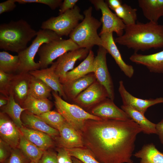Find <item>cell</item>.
Instances as JSON below:
<instances>
[{
    "label": "cell",
    "instance_id": "6da1fadb",
    "mask_svg": "<svg viewBox=\"0 0 163 163\" xmlns=\"http://www.w3.org/2000/svg\"><path fill=\"white\" fill-rule=\"evenodd\" d=\"M142 131L130 119L87 120L80 132L84 146L101 163H133L135 141Z\"/></svg>",
    "mask_w": 163,
    "mask_h": 163
},
{
    "label": "cell",
    "instance_id": "7a4b0ae2",
    "mask_svg": "<svg viewBox=\"0 0 163 163\" xmlns=\"http://www.w3.org/2000/svg\"><path fill=\"white\" fill-rule=\"evenodd\" d=\"M124 32L114 39L116 43L137 53L163 47V24L149 21L126 26Z\"/></svg>",
    "mask_w": 163,
    "mask_h": 163
},
{
    "label": "cell",
    "instance_id": "3957f363",
    "mask_svg": "<svg viewBox=\"0 0 163 163\" xmlns=\"http://www.w3.org/2000/svg\"><path fill=\"white\" fill-rule=\"evenodd\" d=\"M37 31L26 21L21 19L0 25V48L18 53L27 48Z\"/></svg>",
    "mask_w": 163,
    "mask_h": 163
},
{
    "label": "cell",
    "instance_id": "277c9868",
    "mask_svg": "<svg viewBox=\"0 0 163 163\" xmlns=\"http://www.w3.org/2000/svg\"><path fill=\"white\" fill-rule=\"evenodd\" d=\"M92 8L89 7L83 12L84 18L72 31L69 36L80 48L89 50L94 45L102 46L101 39L97 30L102 24L92 16Z\"/></svg>",
    "mask_w": 163,
    "mask_h": 163
},
{
    "label": "cell",
    "instance_id": "5b68a950",
    "mask_svg": "<svg viewBox=\"0 0 163 163\" xmlns=\"http://www.w3.org/2000/svg\"><path fill=\"white\" fill-rule=\"evenodd\" d=\"M62 39L55 32L47 29H40L31 44L24 50L18 53L20 64L18 73H27L39 69L40 65L34 58L40 46L43 44Z\"/></svg>",
    "mask_w": 163,
    "mask_h": 163
},
{
    "label": "cell",
    "instance_id": "8992f818",
    "mask_svg": "<svg viewBox=\"0 0 163 163\" xmlns=\"http://www.w3.org/2000/svg\"><path fill=\"white\" fill-rule=\"evenodd\" d=\"M52 93L57 111L68 123L79 131L83 128L86 120L103 119L91 114L76 104L67 102L54 91H52Z\"/></svg>",
    "mask_w": 163,
    "mask_h": 163
},
{
    "label": "cell",
    "instance_id": "52a82bcc",
    "mask_svg": "<svg viewBox=\"0 0 163 163\" xmlns=\"http://www.w3.org/2000/svg\"><path fill=\"white\" fill-rule=\"evenodd\" d=\"M80 12V8L76 5L72 9L43 21L41 28L53 31L61 37L67 36L78 25L79 21L84 19V16Z\"/></svg>",
    "mask_w": 163,
    "mask_h": 163
},
{
    "label": "cell",
    "instance_id": "ba28073f",
    "mask_svg": "<svg viewBox=\"0 0 163 163\" xmlns=\"http://www.w3.org/2000/svg\"><path fill=\"white\" fill-rule=\"evenodd\" d=\"M80 48L71 39H62L45 43L40 47L38 52L40 69L48 68L53 61L69 51Z\"/></svg>",
    "mask_w": 163,
    "mask_h": 163
},
{
    "label": "cell",
    "instance_id": "9c48e42d",
    "mask_svg": "<svg viewBox=\"0 0 163 163\" xmlns=\"http://www.w3.org/2000/svg\"><path fill=\"white\" fill-rule=\"evenodd\" d=\"M99 47L97 55L93 61L92 73L94 75L96 80L106 89L108 98L113 101L115 98L114 85L107 63V52L102 46Z\"/></svg>",
    "mask_w": 163,
    "mask_h": 163
},
{
    "label": "cell",
    "instance_id": "30bf717a",
    "mask_svg": "<svg viewBox=\"0 0 163 163\" xmlns=\"http://www.w3.org/2000/svg\"><path fill=\"white\" fill-rule=\"evenodd\" d=\"M95 8L102 13L101 21L102 27L100 34L116 33L118 37L124 33L126 25L122 20L110 10L107 3L103 0L90 1Z\"/></svg>",
    "mask_w": 163,
    "mask_h": 163
},
{
    "label": "cell",
    "instance_id": "8fae6325",
    "mask_svg": "<svg viewBox=\"0 0 163 163\" xmlns=\"http://www.w3.org/2000/svg\"><path fill=\"white\" fill-rule=\"evenodd\" d=\"M107 98L108 96L106 89L96 80L72 101L85 110H89Z\"/></svg>",
    "mask_w": 163,
    "mask_h": 163
},
{
    "label": "cell",
    "instance_id": "7c38bea8",
    "mask_svg": "<svg viewBox=\"0 0 163 163\" xmlns=\"http://www.w3.org/2000/svg\"><path fill=\"white\" fill-rule=\"evenodd\" d=\"M90 50L86 48H79L66 53L57 59L55 72L62 84L65 81L66 73L74 69L77 60L85 59Z\"/></svg>",
    "mask_w": 163,
    "mask_h": 163
},
{
    "label": "cell",
    "instance_id": "4fadbf2b",
    "mask_svg": "<svg viewBox=\"0 0 163 163\" xmlns=\"http://www.w3.org/2000/svg\"><path fill=\"white\" fill-rule=\"evenodd\" d=\"M88 112L103 119L124 120L130 119L124 111L114 104L113 101L109 98L91 108Z\"/></svg>",
    "mask_w": 163,
    "mask_h": 163
},
{
    "label": "cell",
    "instance_id": "5bb4252c",
    "mask_svg": "<svg viewBox=\"0 0 163 163\" xmlns=\"http://www.w3.org/2000/svg\"><path fill=\"white\" fill-rule=\"evenodd\" d=\"M118 91L123 105L129 106L144 115L149 107L163 103V97L144 99L133 96L126 90L122 80L119 82Z\"/></svg>",
    "mask_w": 163,
    "mask_h": 163
},
{
    "label": "cell",
    "instance_id": "9a60e30c",
    "mask_svg": "<svg viewBox=\"0 0 163 163\" xmlns=\"http://www.w3.org/2000/svg\"><path fill=\"white\" fill-rule=\"evenodd\" d=\"M102 46L114 59L116 63L124 74L129 78H132L134 73L133 66L126 64L123 60L113 37V33L99 34Z\"/></svg>",
    "mask_w": 163,
    "mask_h": 163
},
{
    "label": "cell",
    "instance_id": "2e32d148",
    "mask_svg": "<svg viewBox=\"0 0 163 163\" xmlns=\"http://www.w3.org/2000/svg\"><path fill=\"white\" fill-rule=\"evenodd\" d=\"M58 131L59 136L55 139L60 147L71 149L84 146L80 132L66 121Z\"/></svg>",
    "mask_w": 163,
    "mask_h": 163
},
{
    "label": "cell",
    "instance_id": "e0dca14e",
    "mask_svg": "<svg viewBox=\"0 0 163 163\" xmlns=\"http://www.w3.org/2000/svg\"><path fill=\"white\" fill-rule=\"evenodd\" d=\"M56 65V62H53L49 68L31 71L29 73L32 76L43 81L53 91L58 94L66 101L67 98L64 91L63 84L55 72Z\"/></svg>",
    "mask_w": 163,
    "mask_h": 163
},
{
    "label": "cell",
    "instance_id": "ac0fdd59",
    "mask_svg": "<svg viewBox=\"0 0 163 163\" xmlns=\"http://www.w3.org/2000/svg\"><path fill=\"white\" fill-rule=\"evenodd\" d=\"M31 76L29 72L18 73L14 74L11 82L9 93L22 107L29 95Z\"/></svg>",
    "mask_w": 163,
    "mask_h": 163
},
{
    "label": "cell",
    "instance_id": "d6986e66",
    "mask_svg": "<svg viewBox=\"0 0 163 163\" xmlns=\"http://www.w3.org/2000/svg\"><path fill=\"white\" fill-rule=\"evenodd\" d=\"M6 114L0 113V139L12 149L18 148L21 133Z\"/></svg>",
    "mask_w": 163,
    "mask_h": 163
},
{
    "label": "cell",
    "instance_id": "ffe728a7",
    "mask_svg": "<svg viewBox=\"0 0 163 163\" xmlns=\"http://www.w3.org/2000/svg\"><path fill=\"white\" fill-rule=\"evenodd\" d=\"M132 62L146 67L152 72L163 73V50L148 55L135 52L129 57Z\"/></svg>",
    "mask_w": 163,
    "mask_h": 163
},
{
    "label": "cell",
    "instance_id": "44dd1931",
    "mask_svg": "<svg viewBox=\"0 0 163 163\" xmlns=\"http://www.w3.org/2000/svg\"><path fill=\"white\" fill-rule=\"evenodd\" d=\"M96 80L94 74L91 73L80 78L62 84L67 100L72 101L80 93Z\"/></svg>",
    "mask_w": 163,
    "mask_h": 163
},
{
    "label": "cell",
    "instance_id": "7402d4cb",
    "mask_svg": "<svg viewBox=\"0 0 163 163\" xmlns=\"http://www.w3.org/2000/svg\"><path fill=\"white\" fill-rule=\"evenodd\" d=\"M24 126L45 133L53 138L59 136V131L46 124L38 116L25 110L21 116Z\"/></svg>",
    "mask_w": 163,
    "mask_h": 163
},
{
    "label": "cell",
    "instance_id": "603a6c76",
    "mask_svg": "<svg viewBox=\"0 0 163 163\" xmlns=\"http://www.w3.org/2000/svg\"><path fill=\"white\" fill-rule=\"evenodd\" d=\"M19 129L26 138L44 151L54 145L52 138L45 133L24 126Z\"/></svg>",
    "mask_w": 163,
    "mask_h": 163
},
{
    "label": "cell",
    "instance_id": "cb8c5ba5",
    "mask_svg": "<svg viewBox=\"0 0 163 163\" xmlns=\"http://www.w3.org/2000/svg\"><path fill=\"white\" fill-rule=\"evenodd\" d=\"M138 2L144 16L149 21L158 23L163 16V0H139Z\"/></svg>",
    "mask_w": 163,
    "mask_h": 163
},
{
    "label": "cell",
    "instance_id": "d4e9b609",
    "mask_svg": "<svg viewBox=\"0 0 163 163\" xmlns=\"http://www.w3.org/2000/svg\"><path fill=\"white\" fill-rule=\"evenodd\" d=\"M121 108L126 113L130 119L140 126L144 133L156 134V124L148 119L144 114L129 106L123 104Z\"/></svg>",
    "mask_w": 163,
    "mask_h": 163
},
{
    "label": "cell",
    "instance_id": "484cf974",
    "mask_svg": "<svg viewBox=\"0 0 163 163\" xmlns=\"http://www.w3.org/2000/svg\"><path fill=\"white\" fill-rule=\"evenodd\" d=\"M94 57L93 52L90 50L86 57L79 65L66 73L65 81L62 84L92 73Z\"/></svg>",
    "mask_w": 163,
    "mask_h": 163
},
{
    "label": "cell",
    "instance_id": "4316f807",
    "mask_svg": "<svg viewBox=\"0 0 163 163\" xmlns=\"http://www.w3.org/2000/svg\"><path fill=\"white\" fill-rule=\"evenodd\" d=\"M133 155L140 159L139 163H163V153L152 143L144 145Z\"/></svg>",
    "mask_w": 163,
    "mask_h": 163
},
{
    "label": "cell",
    "instance_id": "83f0119b",
    "mask_svg": "<svg viewBox=\"0 0 163 163\" xmlns=\"http://www.w3.org/2000/svg\"><path fill=\"white\" fill-rule=\"evenodd\" d=\"M52 107V103L48 99H38L29 96L22 107L29 113L38 116L51 110Z\"/></svg>",
    "mask_w": 163,
    "mask_h": 163
},
{
    "label": "cell",
    "instance_id": "f1b7e54d",
    "mask_svg": "<svg viewBox=\"0 0 163 163\" xmlns=\"http://www.w3.org/2000/svg\"><path fill=\"white\" fill-rule=\"evenodd\" d=\"M1 108V112L8 116L18 128L20 129L24 126L21 116L26 110L16 101L11 92L9 93L7 104Z\"/></svg>",
    "mask_w": 163,
    "mask_h": 163
},
{
    "label": "cell",
    "instance_id": "f546056e",
    "mask_svg": "<svg viewBox=\"0 0 163 163\" xmlns=\"http://www.w3.org/2000/svg\"><path fill=\"white\" fill-rule=\"evenodd\" d=\"M18 148L31 162L38 163L44 151L26 138L21 133Z\"/></svg>",
    "mask_w": 163,
    "mask_h": 163
},
{
    "label": "cell",
    "instance_id": "4dcf8cb0",
    "mask_svg": "<svg viewBox=\"0 0 163 163\" xmlns=\"http://www.w3.org/2000/svg\"><path fill=\"white\" fill-rule=\"evenodd\" d=\"M52 91L43 81L32 75L29 96L38 99H48Z\"/></svg>",
    "mask_w": 163,
    "mask_h": 163
},
{
    "label": "cell",
    "instance_id": "1f68e13d",
    "mask_svg": "<svg viewBox=\"0 0 163 163\" xmlns=\"http://www.w3.org/2000/svg\"><path fill=\"white\" fill-rule=\"evenodd\" d=\"M20 64L18 55L14 56L5 51L0 52V70L8 73L17 72Z\"/></svg>",
    "mask_w": 163,
    "mask_h": 163
},
{
    "label": "cell",
    "instance_id": "d6a6232c",
    "mask_svg": "<svg viewBox=\"0 0 163 163\" xmlns=\"http://www.w3.org/2000/svg\"><path fill=\"white\" fill-rule=\"evenodd\" d=\"M137 9L132 8L126 4H123L114 11L116 15L121 19L126 26L136 23Z\"/></svg>",
    "mask_w": 163,
    "mask_h": 163
},
{
    "label": "cell",
    "instance_id": "836d02e7",
    "mask_svg": "<svg viewBox=\"0 0 163 163\" xmlns=\"http://www.w3.org/2000/svg\"><path fill=\"white\" fill-rule=\"evenodd\" d=\"M66 149L72 157L78 159L83 163H101L91 151L85 146Z\"/></svg>",
    "mask_w": 163,
    "mask_h": 163
},
{
    "label": "cell",
    "instance_id": "e575fe53",
    "mask_svg": "<svg viewBox=\"0 0 163 163\" xmlns=\"http://www.w3.org/2000/svg\"><path fill=\"white\" fill-rule=\"evenodd\" d=\"M37 116L50 126L58 130L66 121L60 113L54 110H51Z\"/></svg>",
    "mask_w": 163,
    "mask_h": 163
},
{
    "label": "cell",
    "instance_id": "d590c367",
    "mask_svg": "<svg viewBox=\"0 0 163 163\" xmlns=\"http://www.w3.org/2000/svg\"><path fill=\"white\" fill-rule=\"evenodd\" d=\"M14 74L8 73L0 70V94L8 97L12 79Z\"/></svg>",
    "mask_w": 163,
    "mask_h": 163
},
{
    "label": "cell",
    "instance_id": "8d00e7d4",
    "mask_svg": "<svg viewBox=\"0 0 163 163\" xmlns=\"http://www.w3.org/2000/svg\"><path fill=\"white\" fill-rule=\"evenodd\" d=\"M30 162L21 151L17 148L12 149L6 163H30Z\"/></svg>",
    "mask_w": 163,
    "mask_h": 163
},
{
    "label": "cell",
    "instance_id": "74e56055",
    "mask_svg": "<svg viewBox=\"0 0 163 163\" xmlns=\"http://www.w3.org/2000/svg\"><path fill=\"white\" fill-rule=\"evenodd\" d=\"M16 2L23 4L28 3H38L48 6L52 10H55L60 6L62 3V0H15Z\"/></svg>",
    "mask_w": 163,
    "mask_h": 163
},
{
    "label": "cell",
    "instance_id": "f35d334b",
    "mask_svg": "<svg viewBox=\"0 0 163 163\" xmlns=\"http://www.w3.org/2000/svg\"><path fill=\"white\" fill-rule=\"evenodd\" d=\"M12 149L1 139H0V163H6L9 158Z\"/></svg>",
    "mask_w": 163,
    "mask_h": 163
},
{
    "label": "cell",
    "instance_id": "ab89813d",
    "mask_svg": "<svg viewBox=\"0 0 163 163\" xmlns=\"http://www.w3.org/2000/svg\"><path fill=\"white\" fill-rule=\"evenodd\" d=\"M57 151L58 163H73L71 156L66 149L59 147Z\"/></svg>",
    "mask_w": 163,
    "mask_h": 163
},
{
    "label": "cell",
    "instance_id": "60d3db41",
    "mask_svg": "<svg viewBox=\"0 0 163 163\" xmlns=\"http://www.w3.org/2000/svg\"><path fill=\"white\" fill-rule=\"evenodd\" d=\"M38 163H58L57 153L48 150L45 151Z\"/></svg>",
    "mask_w": 163,
    "mask_h": 163
},
{
    "label": "cell",
    "instance_id": "b9f144b4",
    "mask_svg": "<svg viewBox=\"0 0 163 163\" xmlns=\"http://www.w3.org/2000/svg\"><path fill=\"white\" fill-rule=\"evenodd\" d=\"M15 0H8L0 3V14L13 10L16 5Z\"/></svg>",
    "mask_w": 163,
    "mask_h": 163
},
{
    "label": "cell",
    "instance_id": "7bdbcfd3",
    "mask_svg": "<svg viewBox=\"0 0 163 163\" xmlns=\"http://www.w3.org/2000/svg\"><path fill=\"white\" fill-rule=\"evenodd\" d=\"M78 1V0H64L60 6L59 14L73 8Z\"/></svg>",
    "mask_w": 163,
    "mask_h": 163
},
{
    "label": "cell",
    "instance_id": "ee69618b",
    "mask_svg": "<svg viewBox=\"0 0 163 163\" xmlns=\"http://www.w3.org/2000/svg\"><path fill=\"white\" fill-rule=\"evenodd\" d=\"M156 134L158 136L161 143L163 145V119L156 124Z\"/></svg>",
    "mask_w": 163,
    "mask_h": 163
},
{
    "label": "cell",
    "instance_id": "f6af8a7d",
    "mask_svg": "<svg viewBox=\"0 0 163 163\" xmlns=\"http://www.w3.org/2000/svg\"><path fill=\"white\" fill-rule=\"evenodd\" d=\"M106 2L109 8L113 11L120 7L123 4L121 1L120 0H108Z\"/></svg>",
    "mask_w": 163,
    "mask_h": 163
},
{
    "label": "cell",
    "instance_id": "bcb514c9",
    "mask_svg": "<svg viewBox=\"0 0 163 163\" xmlns=\"http://www.w3.org/2000/svg\"><path fill=\"white\" fill-rule=\"evenodd\" d=\"M8 97L0 94V107H2L8 103Z\"/></svg>",
    "mask_w": 163,
    "mask_h": 163
},
{
    "label": "cell",
    "instance_id": "7dc6e473",
    "mask_svg": "<svg viewBox=\"0 0 163 163\" xmlns=\"http://www.w3.org/2000/svg\"><path fill=\"white\" fill-rule=\"evenodd\" d=\"M72 159L73 163H83L82 161L74 157H72Z\"/></svg>",
    "mask_w": 163,
    "mask_h": 163
},
{
    "label": "cell",
    "instance_id": "c3c4849f",
    "mask_svg": "<svg viewBox=\"0 0 163 163\" xmlns=\"http://www.w3.org/2000/svg\"><path fill=\"white\" fill-rule=\"evenodd\" d=\"M30 163H36L33 162H30Z\"/></svg>",
    "mask_w": 163,
    "mask_h": 163
}]
</instances>
